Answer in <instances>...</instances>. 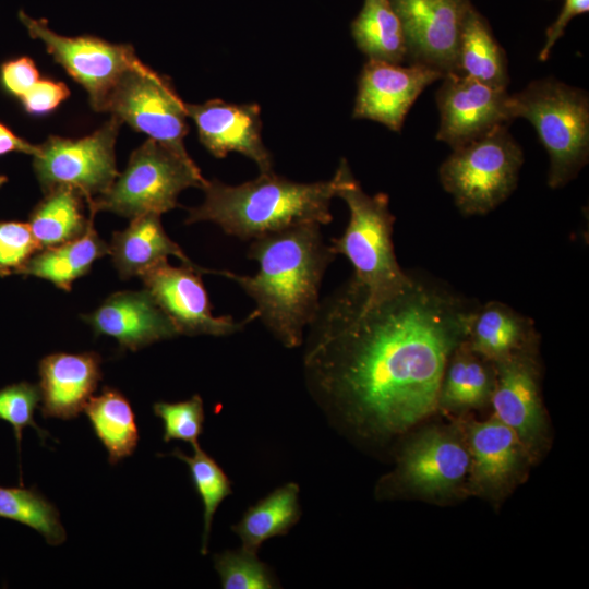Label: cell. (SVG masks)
<instances>
[{"instance_id":"4","label":"cell","mask_w":589,"mask_h":589,"mask_svg":"<svg viewBox=\"0 0 589 589\" xmlns=\"http://www.w3.org/2000/svg\"><path fill=\"white\" fill-rule=\"evenodd\" d=\"M510 119H527L549 155L548 184L564 187L589 157V100L587 94L553 77L531 82L509 95Z\"/></svg>"},{"instance_id":"17","label":"cell","mask_w":589,"mask_h":589,"mask_svg":"<svg viewBox=\"0 0 589 589\" xmlns=\"http://www.w3.org/2000/svg\"><path fill=\"white\" fill-rule=\"evenodd\" d=\"M495 364L490 398L495 418L510 428L522 445H533L543 428L534 350Z\"/></svg>"},{"instance_id":"7","label":"cell","mask_w":589,"mask_h":589,"mask_svg":"<svg viewBox=\"0 0 589 589\" xmlns=\"http://www.w3.org/2000/svg\"><path fill=\"white\" fill-rule=\"evenodd\" d=\"M522 164L521 147L502 124L454 148L441 165L438 177L464 215H484L516 189Z\"/></svg>"},{"instance_id":"30","label":"cell","mask_w":589,"mask_h":589,"mask_svg":"<svg viewBox=\"0 0 589 589\" xmlns=\"http://www.w3.org/2000/svg\"><path fill=\"white\" fill-rule=\"evenodd\" d=\"M0 517L35 529L51 545L67 539L58 509L36 489L0 486Z\"/></svg>"},{"instance_id":"20","label":"cell","mask_w":589,"mask_h":589,"mask_svg":"<svg viewBox=\"0 0 589 589\" xmlns=\"http://www.w3.org/2000/svg\"><path fill=\"white\" fill-rule=\"evenodd\" d=\"M537 341L534 322L500 301L472 310L465 338L469 349L493 363L533 351Z\"/></svg>"},{"instance_id":"11","label":"cell","mask_w":589,"mask_h":589,"mask_svg":"<svg viewBox=\"0 0 589 589\" xmlns=\"http://www.w3.org/2000/svg\"><path fill=\"white\" fill-rule=\"evenodd\" d=\"M201 273L187 265L172 266L166 260L140 276L144 288L169 317L179 335L227 336L255 320L252 313L242 322L231 316L213 315Z\"/></svg>"},{"instance_id":"12","label":"cell","mask_w":589,"mask_h":589,"mask_svg":"<svg viewBox=\"0 0 589 589\" xmlns=\"http://www.w3.org/2000/svg\"><path fill=\"white\" fill-rule=\"evenodd\" d=\"M442 80L435 96L441 118L436 139L453 149L512 120L507 88L457 72L446 73Z\"/></svg>"},{"instance_id":"6","label":"cell","mask_w":589,"mask_h":589,"mask_svg":"<svg viewBox=\"0 0 589 589\" xmlns=\"http://www.w3.org/2000/svg\"><path fill=\"white\" fill-rule=\"evenodd\" d=\"M207 180L188 152L147 139L130 156L111 187L87 205L89 213L107 211L130 219L161 215L178 206L188 188L203 189Z\"/></svg>"},{"instance_id":"14","label":"cell","mask_w":589,"mask_h":589,"mask_svg":"<svg viewBox=\"0 0 589 589\" xmlns=\"http://www.w3.org/2000/svg\"><path fill=\"white\" fill-rule=\"evenodd\" d=\"M445 74L421 63L402 67L368 59L359 79L352 117L380 122L400 131L405 118L423 89Z\"/></svg>"},{"instance_id":"32","label":"cell","mask_w":589,"mask_h":589,"mask_svg":"<svg viewBox=\"0 0 589 589\" xmlns=\"http://www.w3.org/2000/svg\"><path fill=\"white\" fill-rule=\"evenodd\" d=\"M214 566L225 589H272L275 580L256 553L241 549L224 551L214 557Z\"/></svg>"},{"instance_id":"18","label":"cell","mask_w":589,"mask_h":589,"mask_svg":"<svg viewBox=\"0 0 589 589\" xmlns=\"http://www.w3.org/2000/svg\"><path fill=\"white\" fill-rule=\"evenodd\" d=\"M101 358L93 351L56 352L38 365L40 411L44 418H76L101 380Z\"/></svg>"},{"instance_id":"16","label":"cell","mask_w":589,"mask_h":589,"mask_svg":"<svg viewBox=\"0 0 589 589\" xmlns=\"http://www.w3.org/2000/svg\"><path fill=\"white\" fill-rule=\"evenodd\" d=\"M82 318L96 335L109 336L131 351L179 335L145 288L115 292Z\"/></svg>"},{"instance_id":"2","label":"cell","mask_w":589,"mask_h":589,"mask_svg":"<svg viewBox=\"0 0 589 589\" xmlns=\"http://www.w3.org/2000/svg\"><path fill=\"white\" fill-rule=\"evenodd\" d=\"M336 255L321 225L305 224L253 239L248 256L259 264L255 275L215 274L238 284L255 303L254 318L285 347L297 348L318 313L322 280Z\"/></svg>"},{"instance_id":"37","label":"cell","mask_w":589,"mask_h":589,"mask_svg":"<svg viewBox=\"0 0 589 589\" xmlns=\"http://www.w3.org/2000/svg\"><path fill=\"white\" fill-rule=\"evenodd\" d=\"M39 79V71L29 57L9 59L0 65V85L13 97L21 98Z\"/></svg>"},{"instance_id":"27","label":"cell","mask_w":589,"mask_h":589,"mask_svg":"<svg viewBox=\"0 0 589 589\" xmlns=\"http://www.w3.org/2000/svg\"><path fill=\"white\" fill-rule=\"evenodd\" d=\"M84 196L69 187L45 192L29 214L28 225L41 249L59 245L84 235L94 215L84 213ZM86 202V201H85Z\"/></svg>"},{"instance_id":"28","label":"cell","mask_w":589,"mask_h":589,"mask_svg":"<svg viewBox=\"0 0 589 589\" xmlns=\"http://www.w3.org/2000/svg\"><path fill=\"white\" fill-rule=\"evenodd\" d=\"M298 495V484L290 482L249 507L241 520L231 527L239 536L242 549L257 553L266 540L286 534L300 518Z\"/></svg>"},{"instance_id":"10","label":"cell","mask_w":589,"mask_h":589,"mask_svg":"<svg viewBox=\"0 0 589 589\" xmlns=\"http://www.w3.org/2000/svg\"><path fill=\"white\" fill-rule=\"evenodd\" d=\"M101 111L111 113L148 139L187 152L185 103L169 81L149 68L127 71L109 92Z\"/></svg>"},{"instance_id":"15","label":"cell","mask_w":589,"mask_h":589,"mask_svg":"<svg viewBox=\"0 0 589 589\" xmlns=\"http://www.w3.org/2000/svg\"><path fill=\"white\" fill-rule=\"evenodd\" d=\"M185 110L196 125L199 140L215 157L237 152L252 159L261 172L273 171V159L262 140L261 108L257 104H232L211 99L185 103Z\"/></svg>"},{"instance_id":"39","label":"cell","mask_w":589,"mask_h":589,"mask_svg":"<svg viewBox=\"0 0 589 589\" xmlns=\"http://www.w3.org/2000/svg\"><path fill=\"white\" fill-rule=\"evenodd\" d=\"M38 145L31 144L17 136L10 128L0 122V156L19 152L34 156Z\"/></svg>"},{"instance_id":"31","label":"cell","mask_w":589,"mask_h":589,"mask_svg":"<svg viewBox=\"0 0 589 589\" xmlns=\"http://www.w3.org/2000/svg\"><path fill=\"white\" fill-rule=\"evenodd\" d=\"M170 455L188 465L194 488L202 500L204 530L201 552L206 554L213 517L219 504L232 493L230 480L200 444L193 446L192 456H188L179 448H175Z\"/></svg>"},{"instance_id":"23","label":"cell","mask_w":589,"mask_h":589,"mask_svg":"<svg viewBox=\"0 0 589 589\" xmlns=\"http://www.w3.org/2000/svg\"><path fill=\"white\" fill-rule=\"evenodd\" d=\"M109 254V245L97 233L93 221L81 237L45 248L34 254L17 275L34 276L70 291L72 284L86 275L93 264Z\"/></svg>"},{"instance_id":"8","label":"cell","mask_w":589,"mask_h":589,"mask_svg":"<svg viewBox=\"0 0 589 589\" xmlns=\"http://www.w3.org/2000/svg\"><path fill=\"white\" fill-rule=\"evenodd\" d=\"M121 124L111 116L87 136L67 139L51 135L39 144L33 156V168L44 193L58 187H69L79 191L87 205L105 193L119 175L115 144Z\"/></svg>"},{"instance_id":"3","label":"cell","mask_w":589,"mask_h":589,"mask_svg":"<svg viewBox=\"0 0 589 589\" xmlns=\"http://www.w3.org/2000/svg\"><path fill=\"white\" fill-rule=\"evenodd\" d=\"M202 190L204 201L189 208L185 224L211 221L227 235L253 240L300 225L329 224L337 179L334 175L326 181L300 183L269 171L238 185L207 180Z\"/></svg>"},{"instance_id":"33","label":"cell","mask_w":589,"mask_h":589,"mask_svg":"<svg viewBox=\"0 0 589 589\" xmlns=\"http://www.w3.org/2000/svg\"><path fill=\"white\" fill-rule=\"evenodd\" d=\"M156 417L164 425L165 442L180 440L192 446L199 445L205 419L203 400L200 395L178 402L158 401L153 406Z\"/></svg>"},{"instance_id":"40","label":"cell","mask_w":589,"mask_h":589,"mask_svg":"<svg viewBox=\"0 0 589 589\" xmlns=\"http://www.w3.org/2000/svg\"><path fill=\"white\" fill-rule=\"evenodd\" d=\"M8 181V178L0 173V187Z\"/></svg>"},{"instance_id":"36","label":"cell","mask_w":589,"mask_h":589,"mask_svg":"<svg viewBox=\"0 0 589 589\" xmlns=\"http://www.w3.org/2000/svg\"><path fill=\"white\" fill-rule=\"evenodd\" d=\"M69 96L70 89L63 82L39 79L19 99L28 115L40 117L53 111Z\"/></svg>"},{"instance_id":"35","label":"cell","mask_w":589,"mask_h":589,"mask_svg":"<svg viewBox=\"0 0 589 589\" xmlns=\"http://www.w3.org/2000/svg\"><path fill=\"white\" fill-rule=\"evenodd\" d=\"M39 250L41 245L28 223L0 221V277L17 275Z\"/></svg>"},{"instance_id":"24","label":"cell","mask_w":589,"mask_h":589,"mask_svg":"<svg viewBox=\"0 0 589 589\" xmlns=\"http://www.w3.org/2000/svg\"><path fill=\"white\" fill-rule=\"evenodd\" d=\"M455 72L494 87L507 88L509 83L506 53L472 4L461 25Z\"/></svg>"},{"instance_id":"13","label":"cell","mask_w":589,"mask_h":589,"mask_svg":"<svg viewBox=\"0 0 589 589\" xmlns=\"http://www.w3.org/2000/svg\"><path fill=\"white\" fill-rule=\"evenodd\" d=\"M401 23L406 59L444 74L456 71L461 25L469 0H390Z\"/></svg>"},{"instance_id":"25","label":"cell","mask_w":589,"mask_h":589,"mask_svg":"<svg viewBox=\"0 0 589 589\" xmlns=\"http://www.w3.org/2000/svg\"><path fill=\"white\" fill-rule=\"evenodd\" d=\"M495 364L460 344L449 357L442 377L438 404L448 409H467L490 400Z\"/></svg>"},{"instance_id":"9","label":"cell","mask_w":589,"mask_h":589,"mask_svg":"<svg viewBox=\"0 0 589 589\" xmlns=\"http://www.w3.org/2000/svg\"><path fill=\"white\" fill-rule=\"evenodd\" d=\"M19 17L28 34L40 39L53 59L86 89L95 110L101 111L109 92L122 74L148 68L130 45L112 44L92 35L62 36L50 29L45 20H35L23 11Z\"/></svg>"},{"instance_id":"1","label":"cell","mask_w":589,"mask_h":589,"mask_svg":"<svg viewBox=\"0 0 589 589\" xmlns=\"http://www.w3.org/2000/svg\"><path fill=\"white\" fill-rule=\"evenodd\" d=\"M472 310L444 286L410 274L377 293L350 278L309 327L303 364L312 393L366 434L405 432L437 407Z\"/></svg>"},{"instance_id":"5","label":"cell","mask_w":589,"mask_h":589,"mask_svg":"<svg viewBox=\"0 0 589 589\" xmlns=\"http://www.w3.org/2000/svg\"><path fill=\"white\" fill-rule=\"evenodd\" d=\"M335 176L336 196L348 206L349 221L342 235L333 239L334 252L349 260L354 271L352 279L368 291L377 293L401 286L409 274L401 269L395 255V216L387 194L365 193L346 159H341Z\"/></svg>"},{"instance_id":"29","label":"cell","mask_w":589,"mask_h":589,"mask_svg":"<svg viewBox=\"0 0 589 589\" xmlns=\"http://www.w3.org/2000/svg\"><path fill=\"white\" fill-rule=\"evenodd\" d=\"M357 47L368 59L401 63L406 59L405 36L390 0H364L351 23Z\"/></svg>"},{"instance_id":"22","label":"cell","mask_w":589,"mask_h":589,"mask_svg":"<svg viewBox=\"0 0 589 589\" xmlns=\"http://www.w3.org/2000/svg\"><path fill=\"white\" fill-rule=\"evenodd\" d=\"M522 446L516 433L496 418L473 423L468 429L469 472L480 485L498 486L517 468Z\"/></svg>"},{"instance_id":"21","label":"cell","mask_w":589,"mask_h":589,"mask_svg":"<svg viewBox=\"0 0 589 589\" xmlns=\"http://www.w3.org/2000/svg\"><path fill=\"white\" fill-rule=\"evenodd\" d=\"M109 255L121 278L140 277L168 256L178 257L183 265L196 268L202 273L214 274L215 269H206L195 265L166 233L158 214H145L131 219L130 225L112 235Z\"/></svg>"},{"instance_id":"38","label":"cell","mask_w":589,"mask_h":589,"mask_svg":"<svg viewBox=\"0 0 589 589\" xmlns=\"http://www.w3.org/2000/svg\"><path fill=\"white\" fill-rule=\"evenodd\" d=\"M588 10L589 0H565L560 15L546 29L545 43L539 52V60L544 61L549 58L553 46L564 34L569 21L579 14L588 12Z\"/></svg>"},{"instance_id":"19","label":"cell","mask_w":589,"mask_h":589,"mask_svg":"<svg viewBox=\"0 0 589 589\" xmlns=\"http://www.w3.org/2000/svg\"><path fill=\"white\" fill-rule=\"evenodd\" d=\"M470 469L468 448L454 436L429 431L413 440L400 460L402 479L424 493L444 492L459 484Z\"/></svg>"},{"instance_id":"26","label":"cell","mask_w":589,"mask_h":589,"mask_svg":"<svg viewBox=\"0 0 589 589\" xmlns=\"http://www.w3.org/2000/svg\"><path fill=\"white\" fill-rule=\"evenodd\" d=\"M83 411L111 465L134 453L139 443L135 413L120 390L105 386L99 395L88 399Z\"/></svg>"},{"instance_id":"34","label":"cell","mask_w":589,"mask_h":589,"mask_svg":"<svg viewBox=\"0 0 589 589\" xmlns=\"http://www.w3.org/2000/svg\"><path fill=\"white\" fill-rule=\"evenodd\" d=\"M40 402L38 385L20 382L0 389V420L7 421L13 428L21 449L23 430L31 426L37 431L44 442L49 434L41 430L34 421V413Z\"/></svg>"}]
</instances>
